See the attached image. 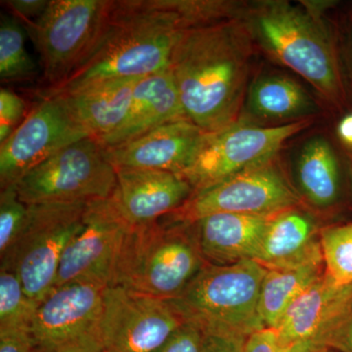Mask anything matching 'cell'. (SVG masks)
Segmentation results:
<instances>
[{
	"label": "cell",
	"mask_w": 352,
	"mask_h": 352,
	"mask_svg": "<svg viewBox=\"0 0 352 352\" xmlns=\"http://www.w3.org/2000/svg\"><path fill=\"white\" fill-rule=\"evenodd\" d=\"M254 50L239 16L182 32L170 68L187 120L208 133L241 119Z\"/></svg>",
	"instance_id": "cell-1"
},
{
	"label": "cell",
	"mask_w": 352,
	"mask_h": 352,
	"mask_svg": "<svg viewBox=\"0 0 352 352\" xmlns=\"http://www.w3.org/2000/svg\"><path fill=\"white\" fill-rule=\"evenodd\" d=\"M186 25L168 0L112 1L107 22L85 61L39 96L68 94L88 85L139 80L170 68L171 54Z\"/></svg>",
	"instance_id": "cell-2"
},
{
	"label": "cell",
	"mask_w": 352,
	"mask_h": 352,
	"mask_svg": "<svg viewBox=\"0 0 352 352\" xmlns=\"http://www.w3.org/2000/svg\"><path fill=\"white\" fill-rule=\"evenodd\" d=\"M263 0L243 4L239 18L254 45L302 76L325 100L346 101L337 39L317 4Z\"/></svg>",
	"instance_id": "cell-3"
},
{
	"label": "cell",
	"mask_w": 352,
	"mask_h": 352,
	"mask_svg": "<svg viewBox=\"0 0 352 352\" xmlns=\"http://www.w3.org/2000/svg\"><path fill=\"white\" fill-rule=\"evenodd\" d=\"M192 222L166 215L131 226L122 243L110 286L145 295L178 298L205 267Z\"/></svg>",
	"instance_id": "cell-4"
},
{
	"label": "cell",
	"mask_w": 352,
	"mask_h": 352,
	"mask_svg": "<svg viewBox=\"0 0 352 352\" xmlns=\"http://www.w3.org/2000/svg\"><path fill=\"white\" fill-rule=\"evenodd\" d=\"M267 270L254 259L205 267L175 300L190 321L249 338L265 329L259 314Z\"/></svg>",
	"instance_id": "cell-5"
},
{
	"label": "cell",
	"mask_w": 352,
	"mask_h": 352,
	"mask_svg": "<svg viewBox=\"0 0 352 352\" xmlns=\"http://www.w3.org/2000/svg\"><path fill=\"white\" fill-rule=\"evenodd\" d=\"M109 0H51L27 29L39 54L45 91L64 82L85 61L107 22Z\"/></svg>",
	"instance_id": "cell-6"
},
{
	"label": "cell",
	"mask_w": 352,
	"mask_h": 352,
	"mask_svg": "<svg viewBox=\"0 0 352 352\" xmlns=\"http://www.w3.org/2000/svg\"><path fill=\"white\" fill-rule=\"evenodd\" d=\"M27 205L87 203L108 199L117 188V171L97 139L83 138L60 150L16 185Z\"/></svg>",
	"instance_id": "cell-7"
},
{
	"label": "cell",
	"mask_w": 352,
	"mask_h": 352,
	"mask_svg": "<svg viewBox=\"0 0 352 352\" xmlns=\"http://www.w3.org/2000/svg\"><path fill=\"white\" fill-rule=\"evenodd\" d=\"M311 124V120L282 126H261L239 120L204 135L183 178L194 191L276 159L285 143Z\"/></svg>",
	"instance_id": "cell-8"
},
{
	"label": "cell",
	"mask_w": 352,
	"mask_h": 352,
	"mask_svg": "<svg viewBox=\"0 0 352 352\" xmlns=\"http://www.w3.org/2000/svg\"><path fill=\"white\" fill-rule=\"evenodd\" d=\"M87 203L28 205L27 223L4 270L17 273L34 302H41L54 287L64 252L82 228Z\"/></svg>",
	"instance_id": "cell-9"
},
{
	"label": "cell",
	"mask_w": 352,
	"mask_h": 352,
	"mask_svg": "<svg viewBox=\"0 0 352 352\" xmlns=\"http://www.w3.org/2000/svg\"><path fill=\"white\" fill-rule=\"evenodd\" d=\"M189 321L175 298L109 286L97 335L104 352H155Z\"/></svg>",
	"instance_id": "cell-10"
},
{
	"label": "cell",
	"mask_w": 352,
	"mask_h": 352,
	"mask_svg": "<svg viewBox=\"0 0 352 352\" xmlns=\"http://www.w3.org/2000/svg\"><path fill=\"white\" fill-rule=\"evenodd\" d=\"M302 205L276 159L196 190L179 210L170 214L194 222L214 214L272 217Z\"/></svg>",
	"instance_id": "cell-11"
},
{
	"label": "cell",
	"mask_w": 352,
	"mask_h": 352,
	"mask_svg": "<svg viewBox=\"0 0 352 352\" xmlns=\"http://www.w3.org/2000/svg\"><path fill=\"white\" fill-rule=\"evenodd\" d=\"M89 136L65 95L41 97L21 126L0 144V187L16 186L60 150Z\"/></svg>",
	"instance_id": "cell-12"
},
{
	"label": "cell",
	"mask_w": 352,
	"mask_h": 352,
	"mask_svg": "<svg viewBox=\"0 0 352 352\" xmlns=\"http://www.w3.org/2000/svg\"><path fill=\"white\" fill-rule=\"evenodd\" d=\"M131 226L113 196L88 201L82 228L64 252L54 287L73 282L110 286L122 243Z\"/></svg>",
	"instance_id": "cell-13"
},
{
	"label": "cell",
	"mask_w": 352,
	"mask_h": 352,
	"mask_svg": "<svg viewBox=\"0 0 352 352\" xmlns=\"http://www.w3.org/2000/svg\"><path fill=\"white\" fill-rule=\"evenodd\" d=\"M108 287L73 282L52 288L38 303L30 326L39 352H59L97 333Z\"/></svg>",
	"instance_id": "cell-14"
},
{
	"label": "cell",
	"mask_w": 352,
	"mask_h": 352,
	"mask_svg": "<svg viewBox=\"0 0 352 352\" xmlns=\"http://www.w3.org/2000/svg\"><path fill=\"white\" fill-rule=\"evenodd\" d=\"M206 132L187 120H176L105 148L115 168H145L182 175L188 168Z\"/></svg>",
	"instance_id": "cell-15"
},
{
	"label": "cell",
	"mask_w": 352,
	"mask_h": 352,
	"mask_svg": "<svg viewBox=\"0 0 352 352\" xmlns=\"http://www.w3.org/2000/svg\"><path fill=\"white\" fill-rule=\"evenodd\" d=\"M113 198L132 226L156 221L179 210L193 194L185 178L168 171L116 168Z\"/></svg>",
	"instance_id": "cell-16"
},
{
	"label": "cell",
	"mask_w": 352,
	"mask_h": 352,
	"mask_svg": "<svg viewBox=\"0 0 352 352\" xmlns=\"http://www.w3.org/2000/svg\"><path fill=\"white\" fill-rule=\"evenodd\" d=\"M318 217L302 205L271 217L254 261L266 270L324 263Z\"/></svg>",
	"instance_id": "cell-17"
},
{
	"label": "cell",
	"mask_w": 352,
	"mask_h": 352,
	"mask_svg": "<svg viewBox=\"0 0 352 352\" xmlns=\"http://www.w3.org/2000/svg\"><path fill=\"white\" fill-rule=\"evenodd\" d=\"M351 298L352 285L338 284L325 272L289 308L274 330L294 352L314 351L321 333Z\"/></svg>",
	"instance_id": "cell-18"
},
{
	"label": "cell",
	"mask_w": 352,
	"mask_h": 352,
	"mask_svg": "<svg viewBox=\"0 0 352 352\" xmlns=\"http://www.w3.org/2000/svg\"><path fill=\"white\" fill-rule=\"evenodd\" d=\"M293 184L302 203L312 212L337 207L344 196V173L337 150L323 135L307 139L293 161Z\"/></svg>",
	"instance_id": "cell-19"
},
{
	"label": "cell",
	"mask_w": 352,
	"mask_h": 352,
	"mask_svg": "<svg viewBox=\"0 0 352 352\" xmlns=\"http://www.w3.org/2000/svg\"><path fill=\"white\" fill-rule=\"evenodd\" d=\"M270 219L214 214L192 223L199 249L207 263L227 265L256 259Z\"/></svg>",
	"instance_id": "cell-20"
},
{
	"label": "cell",
	"mask_w": 352,
	"mask_h": 352,
	"mask_svg": "<svg viewBox=\"0 0 352 352\" xmlns=\"http://www.w3.org/2000/svg\"><path fill=\"white\" fill-rule=\"evenodd\" d=\"M318 111V103L302 85L283 74L266 73L250 83L240 120L282 126L310 120Z\"/></svg>",
	"instance_id": "cell-21"
},
{
	"label": "cell",
	"mask_w": 352,
	"mask_h": 352,
	"mask_svg": "<svg viewBox=\"0 0 352 352\" xmlns=\"http://www.w3.org/2000/svg\"><path fill=\"white\" fill-rule=\"evenodd\" d=\"M185 118L170 68L141 78L134 87L131 110L117 131L101 141L105 148L122 144Z\"/></svg>",
	"instance_id": "cell-22"
},
{
	"label": "cell",
	"mask_w": 352,
	"mask_h": 352,
	"mask_svg": "<svg viewBox=\"0 0 352 352\" xmlns=\"http://www.w3.org/2000/svg\"><path fill=\"white\" fill-rule=\"evenodd\" d=\"M139 80H110L61 95L67 97L90 135L101 142L126 122Z\"/></svg>",
	"instance_id": "cell-23"
},
{
	"label": "cell",
	"mask_w": 352,
	"mask_h": 352,
	"mask_svg": "<svg viewBox=\"0 0 352 352\" xmlns=\"http://www.w3.org/2000/svg\"><path fill=\"white\" fill-rule=\"evenodd\" d=\"M324 273L323 263L267 270L259 298V314L264 327L276 329L289 308Z\"/></svg>",
	"instance_id": "cell-24"
},
{
	"label": "cell",
	"mask_w": 352,
	"mask_h": 352,
	"mask_svg": "<svg viewBox=\"0 0 352 352\" xmlns=\"http://www.w3.org/2000/svg\"><path fill=\"white\" fill-rule=\"evenodd\" d=\"M24 28L19 20L1 14L0 21V78L2 82L34 80L38 67L25 50Z\"/></svg>",
	"instance_id": "cell-25"
},
{
	"label": "cell",
	"mask_w": 352,
	"mask_h": 352,
	"mask_svg": "<svg viewBox=\"0 0 352 352\" xmlns=\"http://www.w3.org/2000/svg\"><path fill=\"white\" fill-rule=\"evenodd\" d=\"M320 241L326 274L338 284L352 285V222L323 227Z\"/></svg>",
	"instance_id": "cell-26"
},
{
	"label": "cell",
	"mask_w": 352,
	"mask_h": 352,
	"mask_svg": "<svg viewBox=\"0 0 352 352\" xmlns=\"http://www.w3.org/2000/svg\"><path fill=\"white\" fill-rule=\"evenodd\" d=\"M38 302L25 294L17 273L0 270V328H29Z\"/></svg>",
	"instance_id": "cell-27"
},
{
	"label": "cell",
	"mask_w": 352,
	"mask_h": 352,
	"mask_svg": "<svg viewBox=\"0 0 352 352\" xmlns=\"http://www.w3.org/2000/svg\"><path fill=\"white\" fill-rule=\"evenodd\" d=\"M29 206L21 200L16 186L0 193V270L10 263L14 250L24 231Z\"/></svg>",
	"instance_id": "cell-28"
},
{
	"label": "cell",
	"mask_w": 352,
	"mask_h": 352,
	"mask_svg": "<svg viewBox=\"0 0 352 352\" xmlns=\"http://www.w3.org/2000/svg\"><path fill=\"white\" fill-rule=\"evenodd\" d=\"M337 352H352V298L329 323L314 344Z\"/></svg>",
	"instance_id": "cell-29"
},
{
	"label": "cell",
	"mask_w": 352,
	"mask_h": 352,
	"mask_svg": "<svg viewBox=\"0 0 352 352\" xmlns=\"http://www.w3.org/2000/svg\"><path fill=\"white\" fill-rule=\"evenodd\" d=\"M27 106L19 95L8 88L0 90V144L10 138L27 117Z\"/></svg>",
	"instance_id": "cell-30"
},
{
	"label": "cell",
	"mask_w": 352,
	"mask_h": 352,
	"mask_svg": "<svg viewBox=\"0 0 352 352\" xmlns=\"http://www.w3.org/2000/svg\"><path fill=\"white\" fill-rule=\"evenodd\" d=\"M200 327L203 330L201 352H247L249 338L221 329Z\"/></svg>",
	"instance_id": "cell-31"
},
{
	"label": "cell",
	"mask_w": 352,
	"mask_h": 352,
	"mask_svg": "<svg viewBox=\"0 0 352 352\" xmlns=\"http://www.w3.org/2000/svg\"><path fill=\"white\" fill-rule=\"evenodd\" d=\"M203 330L198 323L187 322L155 352H201Z\"/></svg>",
	"instance_id": "cell-32"
},
{
	"label": "cell",
	"mask_w": 352,
	"mask_h": 352,
	"mask_svg": "<svg viewBox=\"0 0 352 352\" xmlns=\"http://www.w3.org/2000/svg\"><path fill=\"white\" fill-rule=\"evenodd\" d=\"M337 39L338 53L346 91L352 95V11L347 14Z\"/></svg>",
	"instance_id": "cell-33"
},
{
	"label": "cell",
	"mask_w": 352,
	"mask_h": 352,
	"mask_svg": "<svg viewBox=\"0 0 352 352\" xmlns=\"http://www.w3.org/2000/svg\"><path fill=\"white\" fill-rule=\"evenodd\" d=\"M0 352H39L29 328H0Z\"/></svg>",
	"instance_id": "cell-34"
},
{
	"label": "cell",
	"mask_w": 352,
	"mask_h": 352,
	"mask_svg": "<svg viewBox=\"0 0 352 352\" xmlns=\"http://www.w3.org/2000/svg\"><path fill=\"white\" fill-rule=\"evenodd\" d=\"M4 6L8 7L16 19L22 21L25 25L30 27L41 17L47 8L48 0H9L2 1Z\"/></svg>",
	"instance_id": "cell-35"
},
{
	"label": "cell",
	"mask_w": 352,
	"mask_h": 352,
	"mask_svg": "<svg viewBox=\"0 0 352 352\" xmlns=\"http://www.w3.org/2000/svg\"><path fill=\"white\" fill-rule=\"evenodd\" d=\"M247 352H294L285 346L274 329L265 328L250 336Z\"/></svg>",
	"instance_id": "cell-36"
},
{
	"label": "cell",
	"mask_w": 352,
	"mask_h": 352,
	"mask_svg": "<svg viewBox=\"0 0 352 352\" xmlns=\"http://www.w3.org/2000/svg\"><path fill=\"white\" fill-rule=\"evenodd\" d=\"M59 352H103V347L98 339V335L94 333L76 344L65 347Z\"/></svg>",
	"instance_id": "cell-37"
},
{
	"label": "cell",
	"mask_w": 352,
	"mask_h": 352,
	"mask_svg": "<svg viewBox=\"0 0 352 352\" xmlns=\"http://www.w3.org/2000/svg\"><path fill=\"white\" fill-rule=\"evenodd\" d=\"M338 135L342 142L352 148V113L344 116L338 126Z\"/></svg>",
	"instance_id": "cell-38"
},
{
	"label": "cell",
	"mask_w": 352,
	"mask_h": 352,
	"mask_svg": "<svg viewBox=\"0 0 352 352\" xmlns=\"http://www.w3.org/2000/svg\"><path fill=\"white\" fill-rule=\"evenodd\" d=\"M311 352H337L333 351V349H327V347H320V349H314V351Z\"/></svg>",
	"instance_id": "cell-39"
},
{
	"label": "cell",
	"mask_w": 352,
	"mask_h": 352,
	"mask_svg": "<svg viewBox=\"0 0 352 352\" xmlns=\"http://www.w3.org/2000/svg\"><path fill=\"white\" fill-rule=\"evenodd\" d=\"M104 352V351H103Z\"/></svg>",
	"instance_id": "cell-40"
}]
</instances>
